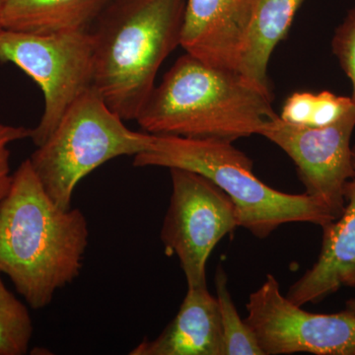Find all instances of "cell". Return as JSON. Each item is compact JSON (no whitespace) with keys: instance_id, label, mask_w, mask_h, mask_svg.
Wrapping results in <instances>:
<instances>
[{"instance_id":"1","label":"cell","mask_w":355,"mask_h":355,"mask_svg":"<svg viewBox=\"0 0 355 355\" xmlns=\"http://www.w3.org/2000/svg\"><path fill=\"white\" fill-rule=\"evenodd\" d=\"M88 243L83 212L58 207L29 159L21 163L0 202V273L30 307L43 309L79 277Z\"/></svg>"},{"instance_id":"2","label":"cell","mask_w":355,"mask_h":355,"mask_svg":"<svg viewBox=\"0 0 355 355\" xmlns=\"http://www.w3.org/2000/svg\"><path fill=\"white\" fill-rule=\"evenodd\" d=\"M272 99L240 72L209 67L186 53L155 85L135 121L150 135L234 142L259 135L279 116Z\"/></svg>"},{"instance_id":"3","label":"cell","mask_w":355,"mask_h":355,"mask_svg":"<svg viewBox=\"0 0 355 355\" xmlns=\"http://www.w3.org/2000/svg\"><path fill=\"white\" fill-rule=\"evenodd\" d=\"M184 6L186 0H110L93 25V88L123 121H135L180 46Z\"/></svg>"},{"instance_id":"4","label":"cell","mask_w":355,"mask_h":355,"mask_svg":"<svg viewBox=\"0 0 355 355\" xmlns=\"http://www.w3.org/2000/svg\"><path fill=\"white\" fill-rule=\"evenodd\" d=\"M232 144L220 139L153 135L148 149L133 158V166L179 168L207 178L234 203L239 227L260 239L292 222L324 227L335 220L330 209L319 200L305 193H282L263 183L254 174L252 159Z\"/></svg>"},{"instance_id":"5","label":"cell","mask_w":355,"mask_h":355,"mask_svg":"<svg viewBox=\"0 0 355 355\" xmlns=\"http://www.w3.org/2000/svg\"><path fill=\"white\" fill-rule=\"evenodd\" d=\"M153 139L150 133L130 130L91 88L72 104L29 160L51 200L69 209L81 180L114 158L144 153Z\"/></svg>"},{"instance_id":"6","label":"cell","mask_w":355,"mask_h":355,"mask_svg":"<svg viewBox=\"0 0 355 355\" xmlns=\"http://www.w3.org/2000/svg\"><path fill=\"white\" fill-rule=\"evenodd\" d=\"M0 62L16 65L43 92V114L30 137L37 147L50 137L72 104L93 88L91 32L33 35L3 29L0 32Z\"/></svg>"},{"instance_id":"7","label":"cell","mask_w":355,"mask_h":355,"mask_svg":"<svg viewBox=\"0 0 355 355\" xmlns=\"http://www.w3.org/2000/svg\"><path fill=\"white\" fill-rule=\"evenodd\" d=\"M170 170L172 193L161 241L175 254L188 287L207 286V265L221 239L239 227L234 203L209 179L189 171Z\"/></svg>"},{"instance_id":"8","label":"cell","mask_w":355,"mask_h":355,"mask_svg":"<svg viewBox=\"0 0 355 355\" xmlns=\"http://www.w3.org/2000/svg\"><path fill=\"white\" fill-rule=\"evenodd\" d=\"M246 308L245 321L265 355H355V313L303 310L282 295L272 275H266L260 288L250 295Z\"/></svg>"},{"instance_id":"9","label":"cell","mask_w":355,"mask_h":355,"mask_svg":"<svg viewBox=\"0 0 355 355\" xmlns=\"http://www.w3.org/2000/svg\"><path fill=\"white\" fill-rule=\"evenodd\" d=\"M355 128V106L340 121L323 128L294 125L275 116L259 135L279 147L293 161L306 195L330 209L336 219L345 209V191L354 176L350 146Z\"/></svg>"},{"instance_id":"10","label":"cell","mask_w":355,"mask_h":355,"mask_svg":"<svg viewBox=\"0 0 355 355\" xmlns=\"http://www.w3.org/2000/svg\"><path fill=\"white\" fill-rule=\"evenodd\" d=\"M259 0H186L180 46L216 69L239 72Z\"/></svg>"},{"instance_id":"11","label":"cell","mask_w":355,"mask_h":355,"mask_svg":"<svg viewBox=\"0 0 355 355\" xmlns=\"http://www.w3.org/2000/svg\"><path fill=\"white\" fill-rule=\"evenodd\" d=\"M354 173L345 186V205L340 217L323 228L316 263L289 289L286 297L301 306L318 303L340 291L355 286V146Z\"/></svg>"},{"instance_id":"12","label":"cell","mask_w":355,"mask_h":355,"mask_svg":"<svg viewBox=\"0 0 355 355\" xmlns=\"http://www.w3.org/2000/svg\"><path fill=\"white\" fill-rule=\"evenodd\" d=\"M132 355H223L218 304L207 286L188 287L176 317L153 340H144Z\"/></svg>"},{"instance_id":"13","label":"cell","mask_w":355,"mask_h":355,"mask_svg":"<svg viewBox=\"0 0 355 355\" xmlns=\"http://www.w3.org/2000/svg\"><path fill=\"white\" fill-rule=\"evenodd\" d=\"M110 0H3L4 30L33 35L90 32Z\"/></svg>"},{"instance_id":"14","label":"cell","mask_w":355,"mask_h":355,"mask_svg":"<svg viewBox=\"0 0 355 355\" xmlns=\"http://www.w3.org/2000/svg\"><path fill=\"white\" fill-rule=\"evenodd\" d=\"M304 1L259 0L239 72L266 93L272 94L268 72L273 51L286 38L294 17Z\"/></svg>"},{"instance_id":"15","label":"cell","mask_w":355,"mask_h":355,"mask_svg":"<svg viewBox=\"0 0 355 355\" xmlns=\"http://www.w3.org/2000/svg\"><path fill=\"white\" fill-rule=\"evenodd\" d=\"M354 106L352 97L330 91L294 92L284 102L279 118L303 127L323 128L340 121Z\"/></svg>"},{"instance_id":"16","label":"cell","mask_w":355,"mask_h":355,"mask_svg":"<svg viewBox=\"0 0 355 355\" xmlns=\"http://www.w3.org/2000/svg\"><path fill=\"white\" fill-rule=\"evenodd\" d=\"M216 300L223 340V355H265L257 336L236 309L221 266L216 275Z\"/></svg>"},{"instance_id":"17","label":"cell","mask_w":355,"mask_h":355,"mask_svg":"<svg viewBox=\"0 0 355 355\" xmlns=\"http://www.w3.org/2000/svg\"><path fill=\"white\" fill-rule=\"evenodd\" d=\"M29 311L0 279V355L27 354L33 336Z\"/></svg>"},{"instance_id":"18","label":"cell","mask_w":355,"mask_h":355,"mask_svg":"<svg viewBox=\"0 0 355 355\" xmlns=\"http://www.w3.org/2000/svg\"><path fill=\"white\" fill-rule=\"evenodd\" d=\"M331 51L352 83L350 97L355 104V6L347 11L345 19L336 28Z\"/></svg>"},{"instance_id":"19","label":"cell","mask_w":355,"mask_h":355,"mask_svg":"<svg viewBox=\"0 0 355 355\" xmlns=\"http://www.w3.org/2000/svg\"><path fill=\"white\" fill-rule=\"evenodd\" d=\"M32 128L13 127L0 123V202L6 197L12 184L10 171V150L13 142L31 137Z\"/></svg>"},{"instance_id":"20","label":"cell","mask_w":355,"mask_h":355,"mask_svg":"<svg viewBox=\"0 0 355 355\" xmlns=\"http://www.w3.org/2000/svg\"><path fill=\"white\" fill-rule=\"evenodd\" d=\"M347 309L355 313V298L350 299L347 303Z\"/></svg>"},{"instance_id":"21","label":"cell","mask_w":355,"mask_h":355,"mask_svg":"<svg viewBox=\"0 0 355 355\" xmlns=\"http://www.w3.org/2000/svg\"><path fill=\"white\" fill-rule=\"evenodd\" d=\"M2 1H3V0H0V32H1L2 30H3V27H2V24H1V7H2Z\"/></svg>"}]
</instances>
